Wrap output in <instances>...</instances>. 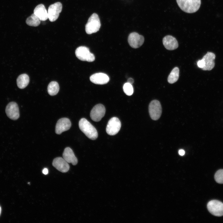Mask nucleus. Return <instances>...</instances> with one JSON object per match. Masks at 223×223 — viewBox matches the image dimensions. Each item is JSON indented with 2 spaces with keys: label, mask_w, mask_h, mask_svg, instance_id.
<instances>
[{
  "label": "nucleus",
  "mask_w": 223,
  "mask_h": 223,
  "mask_svg": "<svg viewBox=\"0 0 223 223\" xmlns=\"http://www.w3.org/2000/svg\"><path fill=\"white\" fill-rule=\"evenodd\" d=\"M180 8L184 12L192 13L196 12L199 9L201 0H176Z\"/></svg>",
  "instance_id": "nucleus-1"
},
{
  "label": "nucleus",
  "mask_w": 223,
  "mask_h": 223,
  "mask_svg": "<svg viewBox=\"0 0 223 223\" xmlns=\"http://www.w3.org/2000/svg\"><path fill=\"white\" fill-rule=\"evenodd\" d=\"M79 126L81 131L89 138L94 140L97 138L98 134L96 129L85 118L80 119Z\"/></svg>",
  "instance_id": "nucleus-2"
},
{
  "label": "nucleus",
  "mask_w": 223,
  "mask_h": 223,
  "mask_svg": "<svg viewBox=\"0 0 223 223\" xmlns=\"http://www.w3.org/2000/svg\"><path fill=\"white\" fill-rule=\"evenodd\" d=\"M100 26L101 23L98 15L94 13L89 18L85 25V31L87 34H90L98 31Z\"/></svg>",
  "instance_id": "nucleus-3"
},
{
  "label": "nucleus",
  "mask_w": 223,
  "mask_h": 223,
  "mask_svg": "<svg viewBox=\"0 0 223 223\" xmlns=\"http://www.w3.org/2000/svg\"><path fill=\"white\" fill-rule=\"evenodd\" d=\"M75 55L76 57L81 61L92 62L95 60L94 54L90 52L89 48L85 46H81L77 48Z\"/></svg>",
  "instance_id": "nucleus-4"
},
{
  "label": "nucleus",
  "mask_w": 223,
  "mask_h": 223,
  "mask_svg": "<svg viewBox=\"0 0 223 223\" xmlns=\"http://www.w3.org/2000/svg\"><path fill=\"white\" fill-rule=\"evenodd\" d=\"M207 208L212 215L217 216H223V203L221 202L216 200H211L208 203Z\"/></svg>",
  "instance_id": "nucleus-5"
},
{
  "label": "nucleus",
  "mask_w": 223,
  "mask_h": 223,
  "mask_svg": "<svg viewBox=\"0 0 223 223\" xmlns=\"http://www.w3.org/2000/svg\"><path fill=\"white\" fill-rule=\"evenodd\" d=\"M149 112L152 120H157L159 119L162 113V107L160 102L156 100L152 101L149 106Z\"/></svg>",
  "instance_id": "nucleus-6"
},
{
  "label": "nucleus",
  "mask_w": 223,
  "mask_h": 223,
  "mask_svg": "<svg viewBox=\"0 0 223 223\" xmlns=\"http://www.w3.org/2000/svg\"><path fill=\"white\" fill-rule=\"evenodd\" d=\"M121 123L119 119L116 117L111 118L108 121L106 128L107 133L110 135L116 134L119 131Z\"/></svg>",
  "instance_id": "nucleus-7"
},
{
  "label": "nucleus",
  "mask_w": 223,
  "mask_h": 223,
  "mask_svg": "<svg viewBox=\"0 0 223 223\" xmlns=\"http://www.w3.org/2000/svg\"><path fill=\"white\" fill-rule=\"evenodd\" d=\"M62 5L61 3L56 2L50 5L48 9V18L52 22L55 21L58 18L59 13L61 12Z\"/></svg>",
  "instance_id": "nucleus-8"
},
{
  "label": "nucleus",
  "mask_w": 223,
  "mask_h": 223,
  "mask_svg": "<svg viewBox=\"0 0 223 223\" xmlns=\"http://www.w3.org/2000/svg\"><path fill=\"white\" fill-rule=\"evenodd\" d=\"M105 107L101 104L95 105L91 110L90 113V117L91 119L96 122L100 121L105 115Z\"/></svg>",
  "instance_id": "nucleus-9"
},
{
  "label": "nucleus",
  "mask_w": 223,
  "mask_h": 223,
  "mask_svg": "<svg viewBox=\"0 0 223 223\" xmlns=\"http://www.w3.org/2000/svg\"><path fill=\"white\" fill-rule=\"evenodd\" d=\"M144 38L143 36L136 32L130 33L128 37V42L130 46L134 48L140 47L143 43Z\"/></svg>",
  "instance_id": "nucleus-10"
},
{
  "label": "nucleus",
  "mask_w": 223,
  "mask_h": 223,
  "mask_svg": "<svg viewBox=\"0 0 223 223\" xmlns=\"http://www.w3.org/2000/svg\"><path fill=\"white\" fill-rule=\"evenodd\" d=\"M5 111L7 116L11 120H15L19 117V107L15 102L9 103L6 106Z\"/></svg>",
  "instance_id": "nucleus-11"
},
{
  "label": "nucleus",
  "mask_w": 223,
  "mask_h": 223,
  "mask_svg": "<svg viewBox=\"0 0 223 223\" xmlns=\"http://www.w3.org/2000/svg\"><path fill=\"white\" fill-rule=\"evenodd\" d=\"M71 126L70 120L67 118H60L58 120L55 126V132L60 134L63 132L69 130Z\"/></svg>",
  "instance_id": "nucleus-12"
},
{
  "label": "nucleus",
  "mask_w": 223,
  "mask_h": 223,
  "mask_svg": "<svg viewBox=\"0 0 223 223\" xmlns=\"http://www.w3.org/2000/svg\"><path fill=\"white\" fill-rule=\"evenodd\" d=\"M53 166L57 170L62 173H66L69 170L70 166L64 159L58 157L54 159L52 162Z\"/></svg>",
  "instance_id": "nucleus-13"
},
{
  "label": "nucleus",
  "mask_w": 223,
  "mask_h": 223,
  "mask_svg": "<svg viewBox=\"0 0 223 223\" xmlns=\"http://www.w3.org/2000/svg\"><path fill=\"white\" fill-rule=\"evenodd\" d=\"M163 43L165 47L169 50L176 49L178 46V42L175 37L171 35H167L163 39Z\"/></svg>",
  "instance_id": "nucleus-14"
},
{
  "label": "nucleus",
  "mask_w": 223,
  "mask_h": 223,
  "mask_svg": "<svg viewBox=\"0 0 223 223\" xmlns=\"http://www.w3.org/2000/svg\"><path fill=\"white\" fill-rule=\"evenodd\" d=\"M90 80L92 83L98 85H103L107 83L109 81L108 76L106 74L97 73L92 75Z\"/></svg>",
  "instance_id": "nucleus-15"
},
{
  "label": "nucleus",
  "mask_w": 223,
  "mask_h": 223,
  "mask_svg": "<svg viewBox=\"0 0 223 223\" xmlns=\"http://www.w3.org/2000/svg\"><path fill=\"white\" fill-rule=\"evenodd\" d=\"M215 58V54L211 52H208L205 55L202 59L204 62V66L202 69L203 70H210L214 67V60Z\"/></svg>",
  "instance_id": "nucleus-16"
},
{
  "label": "nucleus",
  "mask_w": 223,
  "mask_h": 223,
  "mask_svg": "<svg viewBox=\"0 0 223 223\" xmlns=\"http://www.w3.org/2000/svg\"><path fill=\"white\" fill-rule=\"evenodd\" d=\"M63 157L67 162L71 163L73 165H76L78 163L77 158L72 150L69 147L65 148L63 154Z\"/></svg>",
  "instance_id": "nucleus-17"
},
{
  "label": "nucleus",
  "mask_w": 223,
  "mask_h": 223,
  "mask_svg": "<svg viewBox=\"0 0 223 223\" xmlns=\"http://www.w3.org/2000/svg\"><path fill=\"white\" fill-rule=\"evenodd\" d=\"M33 12L41 21H45L48 18V12L43 4H41L37 5L35 8Z\"/></svg>",
  "instance_id": "nucleus-18"
},
{
  "label": "nucleus",
  "mask_w": 223,
  "mask_h": 223,
  "mask_svg": "<svg viewBox=\"0 0 223 223\" xmlns=\"http://www.w3.org/2000/svg\"><path fill=\"white\" fill-rule=\"evenodd\" d=\"M29 81V78L28 75L23 74L20 75L17 79V84L20 89H23L28 85Z\"/></svg>",
  "instance_id": "nucleus-19"
},
{
  "label": "nucleus",
  "mask_w": 223,
  "mask_h": 223,
  "mask_svg": "<svg viewBox=\"0 0 223 223\" xmlns=\"http://www.w3.org/2000/svg\"><path fill=\"white\" fill-rule=\"evenodd\" d=\"M179 70L177 67L174 68L169 74L168 78V81L170 84L176 82L179 77Z\"/></svg>",
  "instance_id": "nucleus-20"
},
{
  "label": "nucleus",
  "mask_w": 223,
  "mask_h": 223,
  "mask_svg": "<svg viewBox=\"0 0 223 223\" xmlns=\"http://www.w3.org/2000/svg\"><path fill=\"white\" fill-rule=\"evenodd\" d=\"M41 20L34 13L26 20V24L31 26L37 27L40 24Z\"/></svg>",
  "instance_id": "nucleus-21"
},
{
  "label": "nucleus",
  "mask_w": 223,
  "mask_h": 223,
  "mask_svg": "<svg viewBox=\"0 0 223 223\" xmlns=\"http://www.w3.org/2000/svg\"><path fill=\"white\" fill-rule=\"evenodd\" d=\"M59 89L58 83L56 81H52L49 84L48 86V92L50 95L54 96L58 93Z\"/></svg>",
  "instance_id": "nucleus-22"
},
{
  "label": "nucleus",
  "mask_w": 223,
  "mask_h": 223,
  "mask_svg": "<svg viewBox=\"0 0 223 223\" xmlns=\"http://www.w3.org/2000/svg\"><path fill=\"white\" fill-rule=\"evenodd\" d=\"M123 89L125 93L129 96L132 95L133 92V89L132 84L128 82L124 84Z\"/></svg>",
  "instance_id": "nucleus-23"
},
{
  "label": "nucleus",
  "mask_w": 223,
  "mask_h": 223,
  "mask_svg": "<svg viewBox=\"0 0 223 223\" xmlns=\"http://www.w3.org/2000/svg\"><path fill=\"white\" fill-rule=\"evenodd\" d=\"M214 179L217 183L223 184V169L216 171L214 175Z\"/></svg>",
  "instance_id": "nucleus-24"
},
{
  "label": "nucleus",
  "mask_w": 223,
  "mask_h": 223,
  "mask_svg": "<svg viewBox=\"0 0 223 223\" xmlns=\"http://www.w3.org/2000/svg\"><path fill=\"white\" fill-rule=\"evenodd\" d=\"M197 63L198 66L201 68L204 66V62L202 59L201 60H199L197 62Z\"/></svg>",
  "instance_id": "nucleus-25"
},
{
  "label": "nucleus",
  "mask_w": 223,
  "mask_h": 223,
  "mask_svg": "<svg viewBox=\"0 0 223 223\" xmlns=\"http://www.w3.org/2000/svg\"><path fill=\"white\" fill-rule=\"evenodd\" d=\"M179 154L181 156L183 155L185 153V151L183 149H180L178 151Z\"/></svg>",
  "instance_id": "nucleus-26"
},
{
  "label": "nucleus",
  "mask_w": 223,
  "mask_h": 223,
  "mask_svg": "<svg viewBox=\"0 0 223 223\" xmlns=\"http://www.w3.org/2000/svg\"><path fill=\"white\" fill-rule=\"evenodd\" d=\"M127 82L131 84H132L134 82V80L133 78H130L128 79L127 80Z\"/></svg>",
  "instance_id": "nucleus-27"
},
{
  "label": "nucleus",
  "mask_w": 223,
  "mask_h": 223,
  "mask_svg": "<svg viewBox=\"0 0 223 223\" xmlns=\"http://www.w3.org/2000/svg\"><path fill=\"white\" fill-rule=\"evenodd\" d=\"M48 172V170L46 168H44L42 170V173L46 175Z\"/></svg>",
  "instance_id": "nucleus-28"
},
{
  "label": "nucleus",
  "mask_w": 223,
  "mask_h": 223,
  "mask_svg": "<svg viewBox=\"0 0 223 223\" xmlns=\"http://www.w3.org/2000/svg\"><path fill=\"white\" fill-rule=\"evenodd\" d=\"M1 207H0V213H1Z\"/></svg>",
  "instance_id": "nucleus-29"
}]
</instances>
